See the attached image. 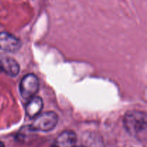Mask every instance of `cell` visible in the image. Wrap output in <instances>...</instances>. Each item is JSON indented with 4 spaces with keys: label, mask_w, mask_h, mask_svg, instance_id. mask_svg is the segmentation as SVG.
<instances>
[{
    "label": "cell",
    "mask_w": 147,
    "mask_h": 147,
    "mask_svg": "<svg viewBox=\"0 0 147 147\" xmlns=\"http://www.w3.org/2000/svg\"><path fill=\"white\" fill-rule=\"evenodd\" d=\"M125 129L130 134L138 136L146 130L147 118L146 113L139 111H129L123 118Z\"/></svg>",
    "instance_id": "obj_1"
},
{
    "label": "cell",
    "mask_w": 147,
    "mask_h": 147,
    "mask_svg": "<svg viewBox=\"0 0 147 147\" xmlns=\"http://www.w3.org/2000/svg\"><path fill=\"white\" fill-rule=\"evenodd\" d=\"M32 124L30 126V130L34 131H50L55 128L58 121L57 113L53 111L40 113L34 118Z\"/></svg>",
    "instance_id": "obj_2"
},
{
    "label": "cell",
    "mask_w": 147,
    "mask_h": 147,
    "mask_svg": "<svg viewBox=\"0 0 147 147\" xmlns=\"http://www.w3.org/2000/svg\"><path fill=\"white\" fill-rule=\"evenodd\" d=\"M39 89V80L34 74L26 75L20 82V90L22 97L26 100H30L34 97Z\"/></svg>",
    "instance_id": "obj_3"
},
{
    "label": "cell",
    "mask_w": 147,
    "mask_h": 147,
    "mask_svg": "<svg viewBox=\"0 0 147 147\" xmlns=\"http://www.w3.org/2000/svg\"><path fill=\"white\" fill-rule=\"evenodd\" d=\"M21 47L20 40L10 33L0 32V50L9 53L17 51Z\"/></svg>",
    "instance_id": "obj_4"
},
{
    "label": "cell",
    "mask_w": 147,
    "mask_h": 147,
    "mask_svg": "<svg viewBox=\"0 0 147 147\" xmlns=\"http://www.w3.org/2000/svg\"><path fill=\"white\" fill-rule=\"evenodd\" d=\"M0 67L8 76H17L20 72V65L14 59L0 53Z\"/></svg>",
    "instance_id": "obj_5"
},
{
    "label": "cell",
    "mask_w": 147,
    "mask_h": 147,
    "mask_svg": "<svg viewBox=\"0 0 147 147\" xmlns=\"http://www.w3.org/2000/svg\"><path fill=\"white\" fill-rule=\"evenodd\" d=\"M77 142V136L73 131H64L55 139L54 147H74Z\"/></svg>",
    "instance_id": "obj_6"
},
{
    "label": "cell",
    "mask_w": 147,
    "mask_h": 147,
    "mask_svg": "<svg viewBox=\"0 0 147 147\" xmlns=\"http://www.w3.org/2000/svg\"><path fill=\"white\" fill-rule=\"evenodd\" d=\"M42 99L39 96H34L29 100L26 106V114L30 119H34L42 110Z\"/></svg>",
    "instance_id": "obj_7"
},
{
    "label": "cell",
    "mask_w": 147,
    "mask_h": 147,
    "mask_svg": "<svg viewBox=\"0 0 147 147\" xmlns=\"http://www.w3.org/2000/svg\"><path fill=\"white\" fill-rule=\"evenodd\" d=\"M0 147H5L4 146V144L1 142H0Z\"/></svg>",
    "instance_id": "obj_8"
},
{
    "label": "cell",
    "mask_w": 147,
    "mask_h": 147,
    "mask_svg": "<svg viewBox=\"0 0 147 147\" xmlns=\"http://www.w3.org/2000/svg\"><path fill=\"white\" fill-rule=\"evenodd\" d=\"M74 147H84V146H74Z\"/></svg>",
    "instance_id": "obj_9"
},
{
    "label": "cell",
    "mask_w": 147,
    "mask_h": 147,
    "mask_svg": "<svg viewBox=\"0 0 147 147\" xmlns=\"http://www.w3.org/2000/svg\"><path fill=\"white\" fill-rule=\"evenodd\" d=\"M1 67H0V72H1Z\"/></svg>",
    "instance_id": "obj_10"
}]
</instances>
